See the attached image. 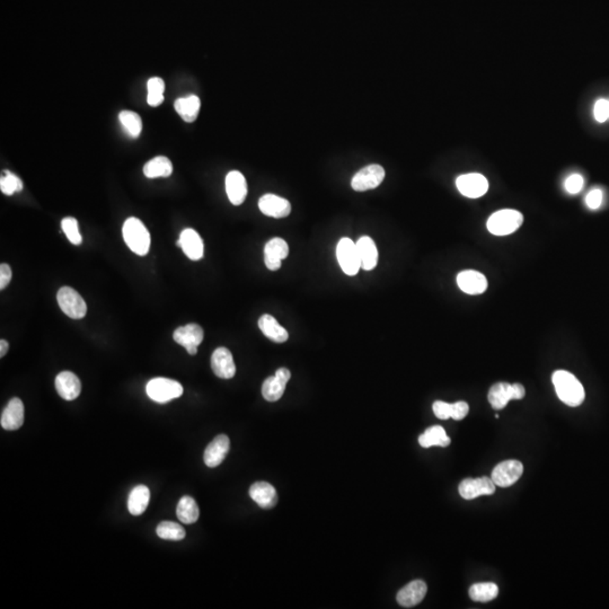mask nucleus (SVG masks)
<instances>
[{
  "label": "nucleus",
  "mask_w": 609,
  "mask_h": 609,
  "mask_svg": "<svg viewBox=\"0 0 609 609\" xmlns=\"http://www.w3.org/2000/svg\"><path fill=\"white\" fill-rule=\"evenodd\" d=\"M552 380L557 396L566 405L575 407L585 400L583 386L571 372L557 370L554 372Z\"/></svg>",
  "instance_id": "nucleus-1"
},
{
  "label": "nucleus",
  "mask_w": 609,
  "mask_h": 609,
  "mask_svg": "<svg viewBox=\"0 0 609 609\" xmlns=\"http://www.w3.org/2000/svg\"><path fill=\"white\" fill-rule=\"evenodd\" d=\"M124 242L137 255L145 256L151 249V234L142 220L131 217L126 219L122 228Z\"/></svg>",
  "instance_id": "nucleus-2"
},
{
  "label": "nucleus",
  "mask_w": 609,
  "mask_h": 609,
  "mask_svg": "<svg viewBox=\"0 0 609 609\" xmlns=\"http://www.w3.org/2000/svg\"><path fill=\"white\" fill-rule=\"evenodd\" d=\"M523 215L517 210H500L493 213L487 220V229L496 236H507L517 231L523 225Z\"/></svg>",
  "instance_id": "nucleus-3"
},
{
  "label": "nucleus",
  "mask_w": 609,
  "mask_h": 609,
  "mask_svg": "<svg viewBox=\"0 0 609 609\" xmlns=\"http://www.w3.org/2000/svg\"><path fill=\"white\" fill-rule=\"evenodd\" d=\"M146 391L148 396L157 403H167L169 400L179 398L183 394V387L179 382L162 377L151 379L147 384Z\"/></svg>",
  "instance_id": "nucleus-4"
},
{
  "label": "nucleus",
  "mask_w": 609,
  "mask_h": 609,
  "mask_svg": "<svg viewBox=\"0 0 609 609\" xmlns=\"http://www.w3.org/2000/svg\"><path fill=\"white\" fill-rule=\"evenodd\" d=\"M59 307L72 320H80L86 316L87 304L83 297L71 287H62L57 295Z\"/></svg>",
  "instance_id": "nucleus-5"
},
{
  "label": "nucleus",
  "mask_w": 609,
  "mask_h": 609,
  "mask_svg": "<svg viewBox=\"0 0 609 609\" xmlns=\"http://www.w3.org/2000/svg\"><path fill=\"white\" fill-rule=\"evenodd\" d=\"M336 258L342 271L348 276H356L361 268L360 256L358 252L357 243L345 237L340 240L336 246Z\"/></svg>",
  "instance_id": "nucleus-6"
},
{
  "label": "nucleus",
  "mask_w": 609,
  "mask_h": 609,
  "mask_svg": "<svg viewBox=\"0 0 609 609\" xmlns=\"http://www.w3.org/2000/svg\"><path fill=\"white\" fill-rule=\"evenodd\" d=\"M526 391L523 385L498 383L490 389L487 398L493 409H502L511 400H523Z\"/></svg>",
  "instance_id": "nucleus-7"
},
{
  "label": "nucleus",
  "mask_w": 609,
  "mask_h": 609,
  "mask_svg": "<svg viewBox=\"0 0 609 609\" xmlns=\"http://www.w3.org/2000/svg\"><path fill=\"white\" fill-rule=\"evenodd\" d=\"M385 179V169L380 165L372 164L363 167L354 176L351 186L354 191L365 192L378 188Z\"/></svg>",
  "instance_id": "nucleus-8"
},
{
  "label": "nucleus",
  "mask_w": 609,
  "mask_h": 609,
  "mask_svg": "<svg viewBox=\"0 0 609 609\" xmlns=\"http://www.w3.org/2000/svg\"><path fill=\"white\" fill-rule=\"evenodd\" d=\"M523 473V465L519 461H505L496 465L492 472L493 482L500 487H509L514 485Z\"/></svg>",
  "instance_id": "nucleus-9"
},
{
  "label": "nucleus",
  "mask_w": 609,
  "mask_h": 609,
  "mask_svg": "<svg viewBox=\"0 0 609 609\" xmlns=\"http://www.w3.org/2000/svg\"><path fill=\"white\" fill-rule=\"evenodd\" d=\"M203 338H204V332L202 327L197 324H188L185 327H179L173 334L174 341L184 347L185 350L191 356L197 354V347L202 343Z\"/></svg>",
  "instance_id": "nucleus-10"
},
{
  "label": "nucleus",
  "mask_w": 609,
  "mask_h": 609,
  "mask_svg": "<svg viewBox=\"0 0 609 609\" xmlns=\"http://www.w3.org/2000/svg\"><path fill=\"white\" fill-rule=\"evenodd\" d=\"M496 484L492 478L480 477V478H465L459 484V494L465 500H473L481 496H491L496 492Z\"/></svg>",
  "instance_id": "nucleus-11"
},
{
  "label": "nucleus",
  "mask_w": 609,
  "mask_h": 609,
  "mask_svg": "<svg viewBox=\"0 0 609 609\" xmlns=\"http://www.w3.org/2000/svg\"><path fill=\"white\" fill-rule=\"evenodd\" d=\"M291 377V372L287 368H280L276 375L265 379L262 386V395L268 402H277L282 397L286 386Z\"/></svg>",
  "instance_id": "nucleus-12"
},
{
  "label": "nucleus",
  "mask_w": 609,
  "mask_h": 609,
  "mask_svg": "<svg viewBox=\"0 0 609 609\" xmlns=\"http://www.w3.org/2000/svg\"><path fill=\"white\" fill-rule=\"evenodd\" d=\"M456 185L463 195L472 199L483 197L489 190V182L485 176L477 173L459 176L456 181Z\"/></svg>",
  "instance_id": "nucleus-13"
},
{
  "label": "nucleus",
  "mask_w": 609,
  "mask_h": 609,
  "mask_svg": "<svg viewBox=\"0 0 609 609\" xmlns=\"http://www.w3.org/2000/svg\"><path fill=\"white\" fill-rule=\"evenodd\" d=\"M288 254L289 246L286 240L279 237L269 240L264 247V263L267 268L271 271L279 270L282 264V260L286 259Z\"/></svg>",
  "instance_id": "nucleus-14"
},
{
  "label": "nucleus",
  "mask_w": 609,
  "mask_h": 609,
  "mask_svg": "<svg viewBox=\"0 0 609 609\" xmlns=\"http://www.w3.org/2000/svg\"><path fill=\"white\" fill-rule=\"evenodd\" d=\"M259 208L263 215L272 218H286L291 213L289 201L276 194H264L259 200Z\"/></svg>",
  "instance_id": "nucleus-15"
},
{
  "label": "nucleus",
  "mask_w": 609,
  "mask_h": 609,
  "mask_svg": "<svg viewBox=\"0 0 609 609\" xmlns=\"http://www.w3.org/2000/svg\"><path fill=\"white\" fill-rule=\"evenodd\" d=\"M176 245L181 247L185 255L192 261H199L202 259L204 254V245L200 235L191 228L184 229L180 235V240L176 242Z\"/></svg>",
  "instance_id": "nucleus-16"
},
{
  "label": "nucleus",
  "mask_w": 609,
  "mask_h": 609,
  "mask_svg": "<svg viewBox=\"0 0 609 609\" xmlns=\"http://www.w3.org/2000/svg\"><path fill=\"white\" fill-rule=\"evenodd\" d=\"M229 450H231V441L226 434H220L218 437H215L208 445L203 456L206 466L211 468L219 466L225 461Z\"/></svg>",
  "instance_id": "nucleus-17"
},
{
  "label": "nucleus",
  "mask_w": 609,
  "mask_h": 609,
  "mask_svg": "<svg viewBox=\"0 0 609 609\" xmlns=\"http://www.w3.org/2000/svg\"><path fill=\"white\" fill-rule=\"evenodd\" d=\"M211 368L219 378H233L236 374V366L231 351L226 348L215 349L211 356Z\"/></svg>",
  "instance_id": "nucleus-18"
},
{
  "label": "nucleus",
  "mask_w": 609,
  "mask_h": 609,
  "mask_svg": "<svg viewBox=\"0 0 609 609\" xmlns=\"http://www.w3.org/2000/svg\"><path fill=\"white\" fill-rule=\"evenodd\" d=\"M428 587L422 580H414L402 588L397 594V603L405 608L416 606L425 599Z\"/></svg>",
  "instance_id": "nucleus-19"
},
{
  "label": "nucleus",
  "mask_w": 609,
  "mask_h": 609,
  "mask_svg": "<svg viewBox=\"0 0 609 609\" xmlns=\"http://www.w3.org/2000/svg\"><path fill=\"white\" fill-rule=\"evenodd\" d=\"M24 423V404L22 400L14 397L8 402L1 413L0 425L5 430L14 431L22 427Z\"/></svg>",
  "instance_id": "nucleus-20"
},
{
  "label": "nucleus",
  "mask_w": 609,
  "mask_h": 609,
  "mask_svg": "<svg viewBox=\"0 0 609 609\" xmlns=\"http://www.w3.org/2000/svg\"><path fill=\"white\" fill-rule=\"evenodd\" d=\"M226 192L234 206H240L247 195V183L242 173L231 171L226 176Z\"/></svg>",
  "instance_id": "nucleus-21"
},
{
  "label": "nucleus",
  "mask_w": 609,
  "mask_h": 609,
  "mask_svg": "<svg viewBox=\"0 0 609 609\" xmlns=\"http://www.w3.org/2000/svg\"><path fill=\"white\" fill-rule=\"evenodd\" d=\"M457 283L461 290L468 295H481L487 289L485 276L477 271H463L457 276Z\"/></svg>",
  "instance_id": "nucleus-22"
},
{
  "label": "nucleus",
  "mask_w": 609,
  "mask_h": 609,
  "mask_svg": "<svg viewBox=\"0 0 609 609\" xmlns=\"http://www.w3.org/2000/svg\"><path fill=\"white\" fill-rule=\"evenodd\" d=\"M56 389L66 400H74L81 392V384L77 376L71 371H62L57 376Z\"/></svg>",
  "instance_id": "nucleus-23"
},
{
  "label": "nucleus",
  "mask_w": 609,
  "mask_h": 609,
  "mask_svg": "<svg viewBox=\"0 0 609 609\" xmlns=\"http://www.w3.org/2000/svg\"><path fill=\"white\" fill-rule=\"evenodd\" d=\"M249 496L263 509H271L277 505V491L268 482H256L249 487Z\"/></svg>",
  "instance_id": "nucleus-24"
},
{
  "label": "nucleus",
  "mask_w": 609,
  "mask_h": 609,
  "mask_svg": "<svg viewBox=\"0 0 609 609\" xmlns=\"http://www.w3.org/2000/svg\"><path fill=\"white\" fill-rule=\"evenodd\" d=\"M357 247L360 256L361 269L374 270L378 264V251L375 242L369 236H362L358 240Z\"/></svg>",
  "instance_id": "nucleus-25"
},
{
  "label": "nucleus",
  "mask_w": 609,
  "mask_h": 609,
  "mask_svg": "<svg viewBox=\"0 0 609 609\" xmlns=\"http://www.w3.org/2000/svg\"><path fill=\"white\" fill-rule=\"evenodd\" d=\"M259 327L267 338L276 343H284L289 338L287 329L281 327L278 320L271 315H262L259 320Z\"/></svg>",
  "instance_id": "nucleus-26"
},
{
  "label": "nucleus",
  "mask_w": 609,
  "mask_h": 609,
  "mask_svg": "<svg viewBox=\"0 0 609 609\" xmlns=\"http://www.w3.org/2000/svg\"><path fill=\"white\" fill-rule=\"evenodd\" d=\"M174 108L176 112L179 113L180 117L185 121V122H194L197 120L199 111L201 108V101L197 95H190L188 97H181L176 99L174 103Z\"/></svg>",
  "instance_id": "nucleus-27"
},
{
  "label": "nucleus",
  "mask_w": 609,
  "mask_h": 609,
  "mask_svg": "<svg viewBox=\"0 0 609 609\" xmlns=\"http://www.w3.org/2000/svg\"><path fill=\"white\" fill-rule=\"evenodd\" d=\"M151 501V491L146 485L135 486L128 499V510L133 516L145 512Z\"/></svg>",
  "instance_id": "nucleus-28"
},
{
  "label": "nucleus",
  "mask_w": 609,
  "mask_h": 609,
  "mask_svg": "<svg viewBox=\"0 0 609 609\" xmlns=\"http://www.w3.org/2000/svg\"><path fill=\"white\" fill-rule=\"evenodd\" d=\"M173 173L172 162L165 156H157L144 166V174L148 179L168 177Z\"/></svg>",
  "instance_id": "nucleus-29"
},
{
  "label": "nucleus",
  "mask_w": 609,
  "mask_h": 609,
  "mask_svg": "<svg viewBox=\"0 0 609 609\" xmlns=\"http://www.w3.org/2000/svg\"><path fill=\"white\" fill-rule=\"evenodd\" d=\"M418 443L423 448H430V447H448L450 445V438L447 436L446 431L440 425H434L431 428L427 429L425 434H422L418 437Z\"/></svg>",
  "instance_id": "nucleus-30"
},
{
  "label": "nucleus",
  "mask_w": 609,
  "mask_h": 609,
  "mask_svg": "<svg viewBox=\"0 0 609 609\" xmlns=\"http://www.w3.org/2000/svg\"><path fill=\"white\" fill-rule=\"evenodd\" d=\"M176 514L181 523L191 525L199 519L200 511L195 500L191 496H182L179 501V505L176 508Z\"/></svg>",
  "instance_id": "nucleus-31"
},
{
  "label": "nucleus",
  "mask_w": 609,
  "mask_h": 609,
  "mask_svg": "<svg viewBox=\"0 0 609 609\" xmlns=\"http://www.w3.org/2000/svg\"><path fill=\"white\" fill-rule=\"evenodd\" d=\"M499 588L492 582L475 583L470 588V597L478 603H489L498 597Z\"/></svg>",
  "instance_id": "nucleus-32"
},
{
  "label": "nucleus",
  "mask_w": 609,
  "mask_h": 609,
  "mask_svg": "<svg viewBox=\"0 0 609 609\" xmlns=\"http://www.w3.org/2000/svg\"><path fill=\"white\" fill-rule=\"evenodd\" d=\"M158 537L167 541H182L185 539L186 532L179 523L173 521H162L156 528Z\"/></svg>",
  "instance_id": "nucleus-33"
},
{
  "label": "nucleus",
  "mask_w": 609,
  "mask_h": 609,
  "mask_svg": "<svg viewBox=\"0 0 609 609\" xmlns=\"http://www.w3.org/2000/svg\"><path fill=\"white\" fill-rule=\"evenodd\" d=\"M147 103L151 108H157L164 101L165 83L160 77H153L148 80Z\"/></svg>",
  "instance_id": "nucleus-34"
},
{
  "label": "nucleus",
  "mask_w": 609,
  "mask_h": 609,
  "mask_svg": "<svg viewBox=\"0 0 609 609\" xmlns=\"http://www.w3.org/2000/svg\"><path fill=\"white\" fill-rule=\"evenodd\" d=\"M119 120L133 138H138L142 135V120L139 114L133 111H122L119 114Z\"/></svg>",
  "instance_id": "nucleus-35"
},
{
  "label": "nucleus",
  "mask_w": 609,
  "mask_h": 609,
  "mask_svg": "<svg viewBox=\"0 0 609 609\" xmlns=\"http://www.w3.org/2000/svg\"><path fill=\"white\" fill-rule=\"evenodd\" d=\"M0 190L6 195H12L16 192H21L23 190V182L21 181L19 176L6 171L5 176L0 180Z\"/></svg>",
  "instance_id": "nucleus-36"
},
{
  "label": "nucleus",
  "mask_w": 609,
  "mask_h": 609,
  "mask_svg": "<svg viewBox=\"0 0 609 609\" xmlns=\"http://www.w3.org/2000/svg\"><path fill=\"white\" fill-rule=\"evenodd\" d=\"M61 228L68 240H70L71 244L74 245H80L83 243V238L79 233L78 228V222L72 217H67L62 219Z\"/></svg>",
  "instance_id": "nucleus-37"
},
{
  "label": "nucleus",
  "mask_w": 609,
  "mask_h": 609,
  "mask_svg": "<svg viewBox=\"0 0 609 609\" xmlns=\"http://www.w3.org/2000/svg\"><path fill=\"white\" fill-rule=\"evenodd\" d=\"M583 183H585V181H583V177L581 175L573 174V175L569 176L566 179V183H564V188H566V192H569L570 194H577L581 191L582 188H583Z\"/></svg>",
  "instance_id": "nucleus-38"
},
{
  "label": "nucleus",
  "mask_w": 609,
  "mask_h": 609,
  "mask_svg": "<svg viewBox=\"0 0 609 609\" xmlns=\"http://www.w3.org/2000/svg\"><path fill=\"white\" fill-rule=\"evenodd\" d=\"M594 114L598 122H605L609 117V101L598 99L594 104Z\"/></svg>",
  "instance_id": "nucleus-39"
},
{
  "label": "nucleus",
  "mask_w": 609,
  "mask_h": 609,
  "mask_svg": "<svg viewBox=\"0 0 609 609\" xmlns=\"http://www.w3.org/2000/svg\"><path fill=\"white\" fill-rule=\"evenodd\" d=\"M432 409H434V416L440 420H447V418H452V404L446 403L443 400H437L432 405Z\"/></svg>",
  "instance_id": "nucleus-40"
},
{
  "label": "nucleus",
  "mask_w": 609,
  "mask_h": 609,
  "mask_svg": "<svg viewBox=\"0 0 609 609\" xmlns=\"http://www.w3.org/2000/svg\"><path fill=\"white\" fill-rule=\"evenodd\" d=\"M586 203H587V206L590 209H598L601 206V203H603V192L598 190V188L589 192L587 197H586Z\"/></svg>",
  "instance_id": "nucleus-41"
},
{
  "label": "nucleus",
  "mask_w": 609,
  "mask_h": 609,
  "mask_svg": "<svg viewBox=\"0 0 609 609\" xmlns=\"http://www.w3.org/2000/svg\"><path fill=\"white\" fill-rule=\"evenodd\" d=\"M470 412V406L466 402H457L452 404V418L456 421L463 420Z\"/></svg>",
  "instance_id": "nucleus-42"
},
{
  "label": "nucleus",
  "mask_w": 609,
  "mask_h": 609,
  "mask_svg": "<svg viewBox=\"0 0 609 609\" xmlns=\"http://www.w3.org/2000/svg\"><path fill=\"white\" fill-rule=\"evenodd\" d=\"M12 273L10 265L3 263L0 265V289L3 290L10 284Z\"/></svg>",
  "instance_id": "nucleus-43"
},
{
  "label": "nucleus",
  "mask_w": 609,
  "mask_h": 609,
  "mask_svg": "<svg viewBox=\"0 0 609 609\" xmlns=\"http://www.w3.org/2000/svg\"><path fill=\"white\" fill-rule=\"evenodd\" d=\"M8 349H10L8 342H7L6 340H1V341H0V357H5L7 352H8Z\"/></svg>",
  "instance_id": "nucleus-44"
}]
</instances>
